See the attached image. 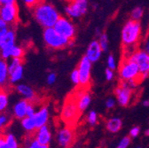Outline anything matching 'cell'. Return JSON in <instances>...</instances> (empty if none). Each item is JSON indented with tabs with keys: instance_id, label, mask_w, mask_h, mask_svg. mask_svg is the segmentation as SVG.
Segmentation results:
<instances>
[{
	"instance_id": "836d02e7",
	"label": "cell",
	"mask_w": 149,
	"mask_h": 148,
	"mask_svg": "<svg viewBox=\"0 0 149 148\" xmlns=\"http://www.w3.org/2000/svg\"><path fill=\"white\" fill-rule=\"evenodd\" d=\"M10 28V26L6 24L1 18H0V38H3V35L8 31Z\"/></svg>"
},
{
	"instance_id": "4316f807",
	"label": "cell",
	"mask_w": 149,
	"mask_h": 148,
	"mask_svg": "<svg viewBox=\"0 0 149 148\" xmlns=\"http://www.w3.org/2000/svg\"><path fill=\"white\" fill-rule=\"evenodd\" d=\"M25 144H27V145H25V146L29 147V148H45L44 145H42L34 137L33 138L29 137Z\"/></svg>"
},
{
	"instance_id": "277c9868",
	"label": "cell",
	"mask_w": 149,
	"mask_h": 148,
	"mask_svg": "<svg viewBox=\"0 0 149 148\" xmlns=\"http://www.w3.org/2000/svg\"><path fill=\"white\" fill-rule=\"evenodd\" d=\"M119 76L121 81H129V80L140 81L139 67L138 64L129 56L123 60L119 67Z\"/></svg>"
},
{
	"instance_id": "484cf974",
	"label": "cell",
	"mask_w": 149,
	"mask_h": 148,
	"mask_svg": "<svg viewBox=\"0 0 149 148\" xmlns=\"http://www.w3.org/2000/svg\"><path fill=\"white\" fill-rule=\"evenodd\" d=\"M11 118L8 115L4 113H0V132L3 131L4 129L10 124Z\"/></svg>"
},
{
	"instance_id": "9c48e42d",
	"label": "cell",
	"mask_w": 149,
	"mask_h": 148,
	"mask_svg": "<svg viewBox=\"0 0 149 148\" xmlns=\"http://www.w3.org/2000/svg\"><path fill=\"white\" fill-rule=\"evenodd\" d=\"M53 28L59 34L63 35L64 38L71 41L74 38V35H76V32H77L76 27H74L73 22L69 19H68V18L60 17L57 22L53 26Z\"/></svg>"
},
{
	"instance_id": "ab89813d",
	"label": "cell",
	"mask_w": 149,
	"mask_h": 148,
	"mask_svg": "<svg viewBox=\"0 0 149 148\" xmlns=\"http://www.w3.org/2000/svg\"><path fill=\"white\" fill-rule=\"evenodd\" d=\"M22 2L29 8H33L39 1L38 0H22Z\"/></svg>"
},
{
	"instance_id": "f35d334b",
	"label": "cell",
	"mask_w": 149,
	"mask_h": 148,
	"mask_svg": "<svg viewBox=\"0 0 149 148\" xmlns=\"http://www.w3.org/2000/svg\"><path fill=\"white\" fill-rule=\"evenodd\" d=\"M105 76H106V79L107 81H111L112 79L114 78L115 76V73H114V70L113 69H110V68H107L106 69V72H105Z\"/></svg>"
},
{
	"instance_id": "d590c367",
	"label": "cell",
	"mask_w": 149,
	"mask_h": 148,
	"mask_svg": "<svg viewBox=\"0 0 149 148\" xmlns=\"http://www.w3.org/2000/svg\"><path fill=\"white\" fill-rule=\"evenodd\" d=\"M107 67L110 69L115 70L116 68V59L113 55H109L107 58Z\"/></svg>"
},
{
	"instance_id": "5b68a950",
	"label": "cell",
	"mask_w": 149,
	"mask_h": 148,
	"mask_svg": "<svg viewBox=\"0 0 149 148\" xmlns=\"http://www.w3.org/2000/svg\"><path fill=\"white\" fill-rule=\"evenodd\" d=\"M80 111L74 100L73 95H71L66 101L63 106V108L61 113V117L64 122L71 125L73 122H76L79 117Z\"/></svg>"
},
{
	"instance_id": "2e32d148",
	"label": "cell",
	"mask_w": 149,
	"mask_h": 148,
	"mask_svg": "<svg viewBox=\"0 0 149 148\" xmlns=\"http://www.w3.org/2000/svg\"><path fill=\"white\" fill-rule=\"evenodd\" d=\"M73 97L74 100H76L78 109L81 113L84 112L91 103V96L90 94V92H88L85 90H78L76 94L73 95Z\"/></svg>"
},
{
	"instance_id": "44dd1931",
	"label": "cell",
	"mask_w": 149,
	"mask_h": 148,
	"mask_svg": "<svg viewBox=\"0 0 149 148\" xmlns=\"http://www.w3.org/2000/svg\"><path fill=\"white\" fill-rule=\"evenodd\" d=\"M28 100L26 99H22L18 101L13 107V115L16 119L22 120L25 116H27V107L29 105Z\"/></svg>"
},
{
	"instance_id": "f546056e",
	"label": "cell",
	"mask_w": 149,
	"mask_h": 148,
	"mask_svg": "<svg viewBox=\"0 0 149 148\" xmlns=\"http://www.w3.org/2000/svg\"><path fill=\"white\" fill-rule=\"evenodd\" d=\"M144 14V11L141 7H136L135 9L132 10V13H130V17H132V20L134 21H139L142 16Z\"/></svg>"
},
{
	"instance_id": "ffe728a7",
	"label": "cell",
	"mask_w": 149,
	"mask_h": 148,
	"mask_svg": "<svg viewBox=\"0 0 149 148\" xmlns=\"http://www.w3.org/2000/svg\"><path fill=\"white\" fill-rule=\"evenodd\" d=\"M10 82H9L8 61L0 57V88L6 90Z\"/></svg>"
},
{
	"instance_id": "7bdbcfd3",
	"label": "cell",
	"mask_w": 149,
	"mask_h": 148,
	"mask_svg": "<svg viewBox=\"0 0 149 148\" xmlns=\"http://www.w3.org/2000/svg\"><path fill=\"white\" fill-rule=\"evenodd\" d=\"M17 0H0V2L3 6L5 5H11V4H16Z\"/></svg>"
},
{
	"instance_id": "4fadbf2b",
	"label": "cell",
	"mask_w": 149,
	"mask_h": 148,
	"mask_svg": "<svg viewBox=\"0 0 149 148\" xmlns=\"http://www.w3.org/2000/svg\"><path fill=\"white\" fill-rule=\"evenodd\" d=\"M129 57L138 64L140 70V75L149 74V53L144 50H139L132 52Z\"/></svg>"
},
{
	"instance_id": "f6af8a7d",
	"label": "cell",
	"mask_w": 149,
	"mask_h": 148,
	"mask_svg": "<svg viewBox=\"0 0 149 148\" xmlns=\"http://www.w3.org/2000/svg\"><path fill=\"white\" fill-rule=\"evenodd\" d=\"M143 106L145 107H148L149 106V99H146L143 101Z\"/></svg>"
},
{
	"instance_id": "e0dca14e",
	"label": "cell",
	"mask_w": 149,
	"mask_h": 148,
	"mask_svg": "<svg viewBox=\"0 0 149 148\" xmlns=\"http://www.w3.org/2000/svg\"><path fill=\"white\" fill-rule=\"evenodd\" d=\"M102 48L100 45L99 41H92L91 42V44H89L87 50H86V53L85 56L93 63V62H97L102 55Z\"/></svg>"
},
{
	"instance_id": "7dc6e473",
	"label": "cell",
	"mask_w": 149,
	"mask_h": 148,
	"mask_svg": "<svg viewBox=\"0 0 149 148\" xmlns=\"http://www.w3.org/2000/svg\"><path fill=\"white\" fill-rule=\"evenodd\" d=\"M1 41H2V38H0V51H1Z\"/></svg>"
},
{
	"instance_id": "8d00e7d4",
	"label": "cell",
	"mask_w": 149,
	"mask_h": 148,
	"mask_svg": "<svg viewBox=\"0 0 149 148\" xmlns=\"http://www.w3.org/2000/svg\"><path fill=\"white\" fill-rule=\"evenodd\" d=\"M57 81V75L55 73H49L46 77V82L49 85H52Z\"/></svg>"
},
{
	"instance_id": "d4e9b609",
	"label": "cell",
	"mask_w": 149,
	"mask_h": 148,
	"mask_svg": "<svg viewBox=\"0 0 149 148\" xmlns=\"http://www.w3.org/2000/svg\"><path fill=\"white\" fill-rule=\"evenodd\" d=\"M5 138H6V148H18L20 146L16 137L13 134H11V133L6 134Z\"/></svg>"
},
{
	"instance_id": "7402d4cb",
	"label": "cell",
	"mask_w": 149,
	"mask_h": 148,
	"mask_svg": "<svg viewBox=\"0 0 149 148\" xmlns=\"http://www.w3.org/2000/svg\"><path fill=\"white\" fill-rule=\"evenodd\" d=\"M123 127V122L118 117H113L107 122L106 128L111 133H117Z\"/></svg>"
},
{
	"instance_id": "ee69618b",
	"label": "cell",
	"mask_w": 149,
	"mask_h": 148,
	"mask_svg": "<svg viewBox=\"0 0 149 148\" xmlns=\"http://www.w3.org/2000/svg\"><path fill=\"white\" fill-rule=\"evenodd\" d=\"M144 51H146L147 53H149V39H147V40H146V42L145 43Z\"/></svg>"
},
{
	"instance_id": "1f68e13d",
	"label": "cell",
	"mask_w": 149,
	"mask_h": 148,
	"mask_svg": "<svg viewBox=\"0 0 149 148\" xmlns=\"http://www.w3.org/2000/svg\"><path fill=\"white\" fill-rule=\"evenodd\" d=\"M70 79L71 82L74 85H80V76H79V71L77 68L74 69L70 75Z\"/></svg>"
},
{
	"instance_id": "3957f363",
	"label": "cell",
	"mask_w": 149,
	"mask_h": 148,
	"mask_svg": "<svg viewBox=\"0 0 149 148\" xmlns=\"http://www.w3.org/2000/svg\"><path fill=\"white\" fill-rule=\"evenodd\" d=\"M44 41L47 47L52 50H60L66 48L71 44V40L64 38L54 29L53 27L45 28L43 33Z\"/></svg>"
},
{
	"instance_id": "bcb514c9",
	"label": "cell",
	"mask_w": 149,
	"mask_h": 148,
	"mask_svg": "<svg viewBox=\"0 0 149 148\" xmlns=\"http://www.w3.org/2000/svg\"><path fill=\"white\" fill-rule=\"evenodd\" d=\"M145 135H146V137H149V129H146V131H145Z\"/></svg>"
},
{
	"instance_id": "ba28073f",
	"label": "cell",
	"mask_w": 149,
	"mask_h": 148,
	"mask_svg": "<svg viewBox=\"0 0 149 148\" xmlns=\"http://www.w3.org/2000/svg\"><path fill=\"white\" fill-rule=\"evenodd\" d=\"M88 9V0H70L65 8L66 14L71 19L82 17Z\"/></svg>"
},
{
	"instance_id": "681fc988",
	"label": "cell",
	"mask_w": 149,
	"mask_h": 148,
	"mask_svg": "<svg viewBox=\"0 0 149 148\" xmlns=\"http://www.w3.org/2000/svg\"><path fill=\"white\" fill-rule=\"evenodd\" d=\"M38 1H39V2H45V0H38Z\"/></svg>"
},
{
	"instance_id": "f1b7e54d",
	"label": "cell",
	"mask_w": 149,
	"mask_h": 148,
	"mask_svg": "<svg viewBox=\"0 0 149 148\" xmlns=\"http://www.w3.org/2000/svg\"><path fill=\"white\" fill-rule=\"evenodd\" d=\"M99 43L100 47L102 48L103 51H107L108 49V38H107V34H101L99 38Z\"/></svg>"
},
{
	"instance_id": "60d3db41",
	"label": "cell",
	"mask_w": 149,
	"mask_h": 148,
	"mask_svg": "<svg viewBox=\"0 0 149 148\" xmlns=\"http://www.w3.org/2000/svg\"><path fill=\"white\" fill-rule=\"evenodd\" d=\"M116 103V101L114 99H111V98H110V99H107V101H106V106H107V108L111 109V108L115 107Z\"/></svg>"
},
{
	"instance_id": "8fae6325",
	"label": "cell",
	"mask_w": 149,
	"mask_h": 148,
	"mask_svg": "<svg viewBox=\"0 0 149 148\" xmlns=\"http://www.w3.org/2000/svg\"><path fill=\"white\" fill-rule=\"evenodd\" d=\"M92 62L86 57L84 56L78 65V71L80 76V85L84 88L87 87L91 82V71Z\"/></svg>"
},
{
	"instance_id": "9a60e30c",
	"label": "cell",
	"mask_w": 149,
	"mask_h": 148,
	"mask_svg": "<svg viewBox=\"0 0 149 148\" xmlns=\"http://www.w3.org/2000/svg\"><path fill=\"white\" fill-rule=\"evenodd\" d=\"M34 138L38 141L45 148H48L52 142V132L47 125L38 128L34 132Z\"/></svg>"
},
{
	"instance_id": "4dcf8cb0",
	"label": "cell",
	"mask_w": 149,
	"mask_h": 148,
	"mask_svg": "<svg viewBox=\"0 0 149 148\" xmlns=\"http://www.w3.org/2000/svg\"><path fill=\"white\" fill-rule=\"evenodd\" d=\"M87 122L91 126H94L98 122V114L95 111H91L87 115Z\"/></svg>"
},
{
	"instance_id": "b9f144b4",
	"label": "cell",
	"mask_w": 149,
	"mask_h": 148,
	"mask_svg": "<svg viewBox=\"0 0 149 148\" xmlns=\"http://www.w3.org/2000/svg\"><path fill=\"white\" fill-rule=\"evenodd\" d=\"M0 148H6V138H5V135H2V134H0Z\"/></svg>"
},
{
	"instance_id": "5bb4252c",
	"label": "cell",
	"mask_w": 149,
	"mask_h": 148,
	"mask_svg": "<svg viewBox=\"0 0 149 148\" xmlns=\"http://www.w3.org/2000/svg\"><path fill=\"white\" fill-rule=\"evenodd\" d=\"M115 94L117 103L121 106H127L132 98V89L121 83V85L115 90Z\"/></svg>"
},
{
	"instance_id": "8992f818",
	"label": "cell",
	"mask_w": 149,
	"mask_h": 148,
	"mask_svg": "<svg viewBox=\"0 0 149 148\" xmlns=\"http://www.w3.org/2000/svg\"><path fill=\"white\" fill-rule=\"evenodd\" d=\"M9 69V82L11 85L17 84L23 77L24 67L22 59L11 58L8 62Z\"/></svg>"
},
{
	"instance_id": "c3c4849f",
	"label": "cell",
	"mask_w": 149,
	"mask_h": 148,
	"mask_svg": "<svg viewBox=\"0 0 149 148\" xmlns=\"http://www.w3.org/2000/svg\"><path fill=\"white\" fill-rule=\"evenodd\" d=\"M2 6H3V5L1 4V2H0V10H1V8H2Z\"/></svg>"
},
{
	"instance_id": "74e56055",
	"label": "cell",
	"mask_w": 149,
	"mask_h": 148,
	"mask_svg": "<svg viewBox=\"0 0 149 148\" xmlns=\"http://www.w3.org/2000/svg\"><path fill=\"white\" fill-rule=\"evenodd\" d=\"M139 133H140V129L139 127H133L130 131V137L135 138L139 135Z\"/></svg>"
},
{
	"instance_id": "6da1fadb",
	"label": "cell",
	"mask_w": 149,
	"mask_h": 148,
	"mask_svg": "<svg viewBox=\"0 0 149 148\" xmlns=\"http://www.w3.org/2000/svg\"><path fill=\"white\" fill-rule=\"evenodd\" d=\"M31 9L35 20L44 28L53 27L61 17L57 9L45 1L38 2Z\"/></svg>"
},
{
	"instance_id": "30bf717a",
	"label": "cell",
	"mask_w": 149,
	"mask_h": 148,
	"mask_svg": "<svg viewBox=\"0 0 149 148\" xmlns=\"http://www.w3.org/2000/svg\"><path fill=\"white\" fill-rule=\"evenodd\" d=\"M0 18L9 26L15 25L19 21V8L16 4L2 6Z\"/></svg>"
},
{
	"instance_id": "f907efd6",
	"label": "cell",
	"mask_w": 149,
	"mask_h": 148,
	"mask_svg": "<svg viewBox=\"0 0 149 148\" xmlns=\"http://www.w3.org/2000/svg\"><path fill=\"white\" fill-rule=\"evenodd\" d=\"M66 1H68V2H69V1H70V0H66Z\"/></svg>"
},
{
	"instance_id": "7c38bea8",
	"label": "cell",
	"mask_w": 149,
	"mask_h": 148,
	"mask_svg": "<svg viewBox=\"0 0 149 148\" xmlns=\"http://www.w3.org/2000/svg\"><path fill=\"white\" fill-rule=\"evenodd\" d=\"M74 140V133L70 127H63L56 133V141L61 147H69Z\"/></svg>"
},
{
	"instance_id": "603a6c76",
	"label": "cell",
	"mask_w": 149,
	"mask_h": 148,
	"mask_svg": "<svg viewBox=\"0 0 149 148\" xmlns=\"http://www.w3.org/2000/svg\"><path fill=\"white\" fill-rule=\"evenodd\" d=\"M21 123H22L23 129L25 131H27L28 133H34L37 129L36 122H35L33 117L25 116L24 118H22L21 120Z\"/></svg>"
},
{
	"instance_id": "d6986e66",
	"label": "cell",
	"mask_w": 149,
	"mask_h": 148,
	"mask_svg": "<svg viewBox=\"0 0 149 148\" xmlns=\"http://www.w3.org/2000/svg\"><path fill=\"white\" fill-rule=\"evenodd\" d=\"M49 117H50V113H49V109L47 106H41L38 110H36V114L33 116L36 124V128L38 129L44 125H47Z\"/></svg>"
},
{
	"instance_id": "83f0119b",
	"label": "cell",
	"mask_w": 149,
	"mask_h": 148,
	"mask_svg": "<svg viewBox=\"0 0 149 148\" xmlns=\"http://www.w3.org/2000/svg\"><path fill=\"white\" fill-rule=\"evenodd\" d=\"M24 56V50L23 48L15 45L12 51V55L11 58H18V59H22V57Z\"/></svg>"
},
{
	"instance_id": "d6a6232c",
	"label": "cell",
	"mask_w": 149,
	"mask_h": 148,
	"mask_svg": "<svg viewBox=\"0 0 149 148\" xmlns=\"http://www.w3.org/2000/svg\"><path fill=\"white\" fill-rule=\"evenodd\" d=\"M130 142H132L130 137H128V136H127V137H124V138H123L120 140V142H119L117 147H118V148H127V147L130 145Z\"/></svg>"
},
{
	"instance_id": "cb8c5ba5",
	"label": "cell",
	"mask_w": 149,
	"mask_h": 148,
	"mask_svg": "<svg viewBox=\"0 0 149 148\" xmlns=\"http://www.w3.org/2000/svg\"><path fill=\"white\" fill-rule=\"evenodd\" d=\"M9 105V95L5 89L0 88V113H4Z\"/></svg>"
},
{
	"instance_id": "52a82bcc",
	"label": "cell",
	"mask_w": 149,
	"mask_h": 148,
	"mask_svg": "<svg viewBox=\"0 0 149 148\" xmlns=\"http://www.w3.org/2000/svg\"><path fill=\"white\" fill-rule=\"evenodd\" d=\"M16 34L14 29L9 28L8 31L3 35L1 41V51H0V57L8 60L11 59L12 51L15 44Z\"/></svg>"
},
{
	"instance_id": "7a4b0ae2",
	"label": "cell",
	"mask_w": 149,
	"mask_h": 148,
	"mask_svg": "<svg viewBox=\"0 0 149 148\" xmlns=\"http://www.w3.org/2000/svg\"><path fill=\"white\" fill-rule=\"evenodd\" d=\"M142 28L139 21L130 20L125 23L122 30V43L126 50L134 49L141 38Z\"/></svg>"
},
{
	"instance_id": "e575fe53",
	"label": "cell",
	"mask_w": 149,
	"mask_h": 148,
	"mask_svg": "<svg viewBox=\"0 0 149 148\" xmlns=\"http://www.w3.org/2000/svg\"><path fill=\"white\" fill-rule=\"evenodd\" d=\"M36 112V106L33 104V102H29L28 107H27V116H30L33 117L34 115Z\"/></svg>"
},
{
	"instance_id": "ac0fdd59",
	"label": "cell",
	"mask_w": 149,
	"mask_h": 148,
	"mask_svg": "<svg viewBox=\"0 0 149 148\" xmlns=\"http://www.w3.org/2000/svg\"><path fill=\"white\" fill-rule=\"evenodd\" d=\"M15 90L24 99H26L29 102H34L36 99V91L28 84L19 83L16 85Z\"/></svg>"
}]
</instances>
